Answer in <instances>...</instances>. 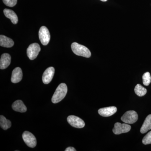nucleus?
I'll return each instance as SVG.
<instances>
[{"instance_id":"obj_5","label":"nucleus","mask_w":151,"mask_h":151,"mask_svg":"<svg viewBox=\"0 0 151 151\" xmlns=\"http://www.w3.org/2000/svg\"><path fill=\"white\" fill-rule=\"evenodd\" d=\"M41 50L40 46L38 43H34L30 45L27 50V56L30 60H33L36 58Z\"/></svg>"},{"instance_id":"obj_3","label":"nucleus","mask_w":151,"mask_h":151,"mask_svg":"<svg viewBox=\"0 0 151 151\" xmlns=\"http://www.w3.org/2000/svg\"><path fill=\"white\" fill-rule=\"evenodd\" d=\"M122 121L127 124H133L136 123L138 119L137 113L134 111H127L121 118Z\"/></svg>"},{"instance_id":"obj_1","label":"nucleus","mask_w":151,"mask_h":151,"mask_svg":"<svg viewBox=\"0 0 151 151\" xmlns=\"http://www.w3.org/2000/svg\"><path fill=\"white\" fill-rule=\"evenodd\" d=\"M67 91V86L65 83L59 84L52 98V103H57L60 102L65 97Z\"/></svg>"},{"instance_id":"obj_19","label":"nucleus","mask_w":151,"mask_h":151,"mask_svg":"<svg viewBox=\"0 0 151 151\" xmlns=\"http://www.w3.org/2000/svg\"><path fill=\"white\" fill-rule=\"evenodd\" d=\"M143 83L145 86H149L151 81V76L150 72H147L143 74Z\"/></svg>"},{"instance_id":"obj_23","label":"nucleus","mask_w":151,"mask_h":151,"mask_svg":"<svg viewBox=\"0 0 151 151\" xmlns=\"http://www.w3.org/2000/svg\"><path fill=\"white\" fill-rule=\"evenodd\" d=\"M100 1H102L103 2H105L107 1H108V0H100Z\"/></svg>"},{"instance_id":"obj_15","label":"nucleus","mask_w":151,"mask_h":151,"mask_svg":"<svg viewBox=\"0 0 151 151\" xmlns=\"http://www.w3.org/2000/svg\"><path fill=\"white\" fill-rule=\"evenodd\" d=\"M14 42L10 38L5 36L0 35V45L3 47H11L13 46Z\"/></svg>"},{"instance_id":"obj_14","label":"nucleus","mask_w":151,"mask_h":151,"mask_svg":"<svg viewBox=\"0 0 151 151\" xmlns=\"http://www.w3.org/2000/svg\"><path fill=\"white\" fill-rule=\"evenodd\" d=\"M5 16L11 20V22L14 24H17L18 22L17 16L13 11L9 9H5L4 10Z\"/></svg>"},{"instance_id":"obj_18","label":"nucleus","mask_w":151,"mask_h":151,"mask_svg":"<svg viewBox=\"0 0 151 151\" xmlns=\"http://www.w3.org/2000/svg\"><path fill=\"white\" fill-rule=\"evenodd\" d=\"M134 91L136 94L139 97H142L145 95L147 92V89L140 84H137L136 85Z\"/></svg>"},{"instance_id":"obj_20","label":"nucleus","mask_w":151,"mask_h":151,"mask_svg":"<svg viewBox=\"0 0 151 151\" xmlns=\"http://www.w3.org/2000/svg\"><path fill=\"white\" fill-rule=\"evenodd\" d=\"M142 143L145 145L151 144V131L149 132L147 135L143 138Z\"/></svg>"},{"instance_id":"obj_9","label":"nucleus","mask_w":151,"mask_h":151,"mask_svg":"<svg viewBox=\"0 0 151 151\" xmlns=\"http://www.w3.org/2000/svg\"><path fill=\"white\" fill-rule=\"evenodd\" d=\"M55 73V69L53 67L48 68L44 72L42 76V81L45 84L50 83L53 78Z\"/></svg>"},{"instance_id":"obj_12","label":"nucleus","mask_w":151,"mask_h":151,"mask_svg":"<svg viewBox=\"0 0 151 151\" xmlns=\"http://www.w3.org/2000/svg\"><path fill=\"white\" fill-rule=\"evenodd\" d=\"M11 57L8 53H4L2 55L0 60V68L4 69L10 64Z\"/></svg>"},{"instance_id":"obj_6","label":"nucleus","mask_w":151,"mask_h":151,"mask_svg":"<svg viewBox=\"0 0 151 151\" xmlns=\"http://www.w3.org/2000/svg\"><path fill=\"white\" fill-rule=\"evenodd\" d=\"M23 139L27 146L34 148L37 145V140L34 135L30 132L25 131L22 134Z\"/></svg>"},{"instance_id":"obj_13","label":"nucleus","mask_w":151,"mask_h":151,"mask_svg":"<svg viewBox=\"0 0 151 151\" xmlns=\"http://www.w3.org/2000/svg\"><path fill=\"white\" fill-rule=\"evenodd\" d=\"M12 108L14 111L20 113H24L27 110V107L24 104L23 102L21 100L15 101L12 105Z\"/></svg>"},{"instance_id":"obj_7","label":"nucleus","mask_w":151,"mask_h":151,"mask_svg":"<svg viewBox=\"0 0 151 151\" xmlns=\"http://www.w3.org/2000/svg\"><path fill=\"white\" fill-rule=\"evenodd\" d=\"M67 122L70 126L74 128L81 129L85 126V123L82 119L75 116H69L67 118Z\"/></svg>"},{"instance_id":"obj_8","label":"nucleus","mask_w":151,"mask_h":151,"mask_svg":"<svg viewBox=\"0 0 151 151\" xmlns=\"http://www.w3.org/2000/svg\"><path fill=\"white\" fill-rule=\"evenodd\" d=\"M131 129V126L126 123L122 124L120 123H116L114 125L113 132L115 134L119 135L123 133H127L129 132Z\"/></svg>"},{"instance_id":"obj_11","label":"nucleus","mask_w":151,"mask_h":151,"mask_svg":"<svg viewBox=\"0 0 151 151\" xmlns=\"http://www.w3.org/2000/svg\"><path fill=\"white\" fill-rule=\"evenodd\" d=\"M22 76V71L21 68L19 67L16 68L13 70L11 81L13 83H18L21 81Z\"/></svg>"},{"instance_id":"obj_2","label":"nucleus","mask_w":151,"mask_h":151,"mask_svg":"<svg viewBox=\"0 0 151 151\" xmlns=\"http://www.w3.org/2000/svg\"><path fill=\"white\" fill-rule=\"evenodd\" d=\"M71 49L74 54L78 56L84 57H90L91 53L89 49L84 45L79 44L77 42H73L71 45Z\"/></svg>"},{"instance_id":"obj_16","label":"nucleus","mask_w":151,"mask_h":151,"mask_svg":"<svg viewBox=\"0 0 151 151\" xmlns=\"http://www.w3.org/2000/svg\"><path fill=\"white\" fill-rule=\"evenodd\" d=\"M150 129H151V115L150 114L146 118L142 126L141 127L140 132L142 134H145Z\"/></svg>"},{"instance_id":"obj_10","label":"nucleus","mask_w":151,"mask_h":151,"mask_svg":"<svg viewBox=\"0 0 151 151\" xmlns=\"http://www.w3.org/2000/svg\"><path fill=\"white\" fill-rule=\"evenodd\" d=\"M117 109L115 106L106 107L100 108L98 110V113L103 117H109L112 116L117 112Z\"/></svg>"},{"instance_id":"obj_4","label":"nucleus","mask_w":151,"mask_h":151,"mask_svg":"<svg viewBox=\"0 0 151 151\" xmlns=\"http://www.w3.org/2000/svg\"><path fill=\"white\" fill-rule=\"evenodd\" d=\"M39 37L42 45H46L48 44L50 40V35L48 29L46 27H41L39 31Z\"/></svg>"},{"instance_id":"obj_21","label":"nucleus","mask_w":151,"mask_h":151,"mask_svg":"<svg viewBox=\"0 0 151 151\" xmlns=\"http://www.w3.org/2000/svg\"><path fill=\"white\" fill-rule=\"evenodd\" d=\"M3 2L6 6L13 7L17 4V0H3Z\"/></svg>"},{"instance_id":"obj_17","label":"nucleus","mask_w":151,"mask_h":151,"mask_svg":"<svg viewBox=\"0 0 151 151\" xmlns=\"http://www.w3.org/2000/svg\"><path fill=\"white\" fill-rule=\"evenodd\" d=\"M0 126L3 129L6 130L12 126V123L9 120L6 119L4 116L1 115L0 116Z\"/></svg>"},{"instance_id":"obj_22","label":"nucleus","mask_w":151,"mask_h":151,"mask_svg":"<svg viewBox=\"0 0 151 151\" xmlns=\"http://www.w3.org/2000/svg\"><path fill=\"white\" fill-rule=\"evenodd\" d=\"M65 151H76V150L73 147H68L65 149Z\"/></svg>"}]
</instances>
